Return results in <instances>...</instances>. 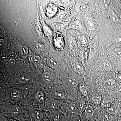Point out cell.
<instances>
[{
	"mask_svg": "<svg viewBox=\"0 0 121 121\" xmlns=\"http://www.w3.org/2000/svg\"><path fill=\"white\" fill-rule=\"evenodd\" d=\"M107 18L111 22H116L119 20V17L115 11L112 8H111L108 11Z\"/></svg>",
	"mask_w": 121,
	"mask_h": 121,
	"instance_id": "6da1fadb",
	"label": "cell"
},
{
	"mask_svg": "<svg viewBox=\"0 0 121 121\" xmlns=\"http://www.w3.org/2000/svg\"><path fill=\"white\" fill-rule=\"evenodd\" d=\"M21 112V109L17 105L13 106L11 110V115L13 117H18Z\"/></svg>",
	"mask_w": 121,
	"mask_h": 121,
	"instance_id": "7a4b0ae2",
	"label": "cell"
},
{
	"mask_svg": "<svg viewBox=\"0 0 121 121\" xmlns=\"http://www.w3.org/2000/svg\"><path fill=\"white\" fill-rule=\"evenodd\" d=\"M33 117L35 121H41L43 119L44 117L43 113L40 111H38L34 112Z\"/></svg>",
	"mask_w": 121,
	"mask_h": 121,
	"instance_id": "3957f363",
	"label": "cell"
},
{
	"mask_svg": "<svg viewBox=\"0 0 121 121\" xmlns=\"http://www.w3.org/2000/svg\"><path fill=\"white\" fill-rule=\"evenodd\" d=\"M105 84L107 87L110 89L115 88L117 86L116 82L113 79H111L106 80Z\"/></svg>",
	"mask_w": 121,
	"mask_h": 121,
	"instance_id": "277c9868",
	"label": "cell"
},
{
	"mask_svg": "<svg viewBox=\"0 0 121 121\" xmlns=\"http://www.w3.org/2000/svg\"><path fill=\"white\" fill-rule=\"evenodd\" d=\"M102 66L106 71L110 70L112 68L111 63L106 60H104L102 61Z\"/></svg>",
	"mask_w": 121,
	"mask_h": 121,
	"instance_id": "5b68a950",
	"label": "cell"
},
{
	"mask_svg": "<svg viewBox=\"0 0 121 121\" xmlns=\"http://www.w3.org/2000/svg\"><path fill=\"white\" fill-rule=\"evenodd\" d=\"M86 26L89 30H93L95 28V24L94 22L91 19L87 18L85 21Z\"/></svg>",
	"mask_w": 121,
	"mask_h": 121,
	"instance_id": "8992f818",
	"label": "cell"
},
{
	"mask_svg": "<svg viewBox=\"0 0 121 121\" xmlns=\"http://www.w3.org/2000/svg\"><path fill=\"white\" fill-rule=\"evenodd\" d=\"M43 78L44 82L47 84L50 83L52 80L51 76L48 72H45L44 73L43 75Z\"/></svg>",
	"mask_w": 121,
	"mask_h": 121,
	"instance_id": "52a82bcc",
	"label": "cell"
},
{
	"mask_svg": "<svg viewBox=\"0 0 121 121\" xmlns=\"http://www.w3.org/2000/svg\"><path fill=\"white\" fill-rule=\"evenodd\" d=\"M20 96V92L17 89H14L11 91V97L13 100H17L19 99Z\"/></svg>",
	"mask_w": 121,
	"mask_h": 121,
	"instance_id": "ba28073f",
	"label": "cell"
},
{
	"mask_svg": "<svg viewBox=\"0 0 121 121\" xmlns=\"http://www.w3.org/2000/svg\"><path fill=\"white\" fill-rule=\"evenodd\" d=\"M68 83L71 86L74 87H77L78 85V82L74 79L72 78H69L67 80Z\"/></svg>",
	"mask_w": 121,
	"mask_h": 121,
	"instance_id": "9c48e42d",
	"label": "cell"
},
{
	"mask_svg": "<svg viewBox=\"0 0 121 121\" xmlns=\"http://www.w3.org/2000/svg\"><path fill=\"white\" fill-rule=\"evenodd\" d=\"M36 99L39 102L42 103L44 101V95L43 93L41 91H38L36 94Z\"/></svg>",
	"mask_w": 121,
	"mask_h": 121,
	"instance_id": "30bf717a",
	"label": "cell"
},
{
	"mask_svg": "<svg viewBox=\"0 0 121 121\" xmlns=\"http://www.w3.org/2000/svg\"><path fill=\"white\" fill-rule=\"evenodd\" d=\"M31 60L34 65H37L40 63L41 59L40 56H38L34 55L31 58Z\"/></svg>",
	"mask_w": 121,
	"mask_h": 121,
	"instance_id": "8fae6325",
	"label": "cell"
},
{
	"mask_svg": "<svg viewBox=\"0 0 121 121\" xmlns=\"http://www.w3.org/2000/svg\"><path fill=\"white\" fill-rule=\"evenodd\" d=\"M118 110V107L117 105L112 106L107 109V111L110 114H114L117 112Z\"/></svg>",
	"mask_w": 121,
	"mask_h": 121,
	"instance_id": "7c38bea8",
	"label": "cell"
},
{
	"mask_svg": "<svg viewBox=\"0 0 121 121\" xmlns=\"http://www.w3.org/2000/svg\"><path fill=\"white\" fill-rule=\"evenodd\" d=\"M85 111L86 116L88 117H91L94 113L93 108L90 105H88L86 107Z\"/></svg>",
	"mask_w": 121,
	"mask_h": 121,
	"instance_id": "4fadbf2b",
	"label": "cell"
},
{
	"mask_svg": "<svg viewBox=\"0 0 121 121\" xmlns=\"http://www.w3.org/2000/svg\"><path fill=\"white\" fill-rule=\"evenodd\" d=\"M49 65L51 67L55 68L58 66V63L53 58L50 59L49 61Z\"/></svg>",
	"mask_w": 121,
	"mask_h": 121,
	"instance_id": "5bb4252c",
	"label": "cell"
},
{
	"mask_svg": "<svg viewBox=\"0 0 121 121\" xmlns=\"http://www.w3.org/2000/svg\"><path fill=\"white\" fill-rule=\"evenodd\" d=\"M113 54L118 57H121V47H117L114 48L113 50Z\"/></svg>",
	"mask_w": 121,
	"mask_h": 121,
	"instance_id": "9a60e30c",
	"label": "cell"
},
{
	"mask_svg": "<svg viewBox=\"0 0 121 121\" xmlns=\"http://www.w3.org/2000/svg\"><path fill=\"white\" fill-rule=\"evenodd\" d=\"M80 92L83 95L86 96L87 94V90L86 87L84 86V85H82L79 88Z\"/></svg>",
	"mask_w": 121,
	"mask_h": 121,
	"instance_id": "2e32d148",
	"label": "cell"
},
{
	"mask_svg": "<svg viewBox=\"0 0 121 121\" xmlns=\"http://www.w3.org/2000/svg\"><path fill=\"white\" fill-rule=\"evenodd\" d=\"M95 104L96 105H99L100 104L101 101V98L99 96H95V97H93L92 98Z\"/></svg>",
	"mask_w": 121,
	"mask_h": 121,
	"instance_id": "e0dca14e",
	"label": "cell"
},
{
	"mask_svg": "<svg viewBox=\"0 0 121 121\" xmlns=\"http://www.w3.org/2000/svg\"><path fill=\"white\" fill-rule=\"evenodd\" d=\"M55 96L58 99H62L64 97V93L61 91H59L56 93Z\"/></svg>",
	"mask_w": 121,
	"mask_h": 121,
	"instance_id": "ac0fdd59",
	"label": "cell"
},
{
	"mask_svg": "<svg viewBox=\"0 0 121 121\" xmlns=\"http://www.w3.org/2000/svg\"><path fill=\"white\" fill-rule=\"evenodd\" d=\"M104 118L106 121H112V115L109 113L105 114L104 115Z\"/></svg>",
	"mask_w": 121,
	"mask_h": 121,
	"instance_id": "d6986e66",
	"label": "cell"
},
{
	"mask_svg": "<svg viewBox=\"0 0 121 121\" xmlns=\"http://www.w3.org/2000/svg\"><path fill=\"white\" fill-rule=\"evenodd\" d=\"M20 80L23 82H28L29 80L28 76L26 74H24L21 77Z\"/></svg>",
	"mask_w": 121,
	"mask_h": 121,
	"instance_id": "ffe728a7",
	"label": "cell"
},
{
	"mask_svg": "<svg viewBox=\"0 0 121 121\" xmlns=\"http://www.w3.org/2000/svg\"><path fill=\"white\" fill-rule=\"evenodd\" d=\"M43 46L42 44L40 43H38L36 45V48L37 50H41L43 48Z\"/></svg>",
	"mask_w": 121,
	"mask_h": 121,
	"instance_id": "44dd1931",
	"label": "cell"
},
{
	"mask_svg": "<svg viewBox=\"0 0 121 121\" xmlns=\"http://www.w3.org/2000/svg\"><path fill=\"white\" fill-rule=\"evenodd\" d=\"M76 69H78L79 71H82V66L80 65V64H78L76 66Z\"/></svg>",
	"mask_w": 121,
	"mask_h": 121,
	"instance_id": "7402d4cb",
	"label": "cell"
},
{
	"mask_svg": "<svg viewBox=\"0 0 121 121\" xmlns=\"http://www.w3.org/2000/svg\"><path fill=\"white\" fill-rule=\"evenodd\" d=\"M115 41L117 43H121V35L117 36L115 39Z\"/></svg>",
	"mask_w": 121,
	"mask_h": 121,
	"instance_id": "603a6c76",
	"label": "cell"
},
{
	"mask_svg": "<svg viewBox=\"0 0 121 121\" xmlns=\"http://www.w3.org/2000/svg\"><path fill=\"white\" fill-rule=\"evenodd\" d=\"M45 8H46V6H45V5H42V6H41V8H40V10H41V13L45 12Z\"/></svg>",
	"mask_w": 121,
	"mask_h": 121,
	"instance_id": "cb8c5ba5",
	"label": "cell"
},
{
	"mask_svg": "<svg viewBox=\"0 0 121 121\" xmlns=\"http://www.w3.org/2000/svg\"><path fill=\"white\" fill-rule=\"evenodd\" d=\"M119 7L121 10V4H119Z\"/></svg>",
	"mask_w": 121,
	"mask_h": 121,
	"instance_id": "d4e9b609",
	"label": "cell"
},
{
	"mask_svg": "<svg viewBox=\"0 0 121 121\" xmlns=\"http://www.w3.org/2000/svg\"><path fill=\"white\" fill-rule=\"evenodd\" d=\"M5 121H11V120H5Z\"/></svg>",
	"mask_w": 121,
	"mask_h": 121,
	"instance_id": "484cf974",
	"label": "cell"
},
{
	"mask_svg": "<svg viewBox=\"0 0 121 121\" xmlns=\"http://www.w3.org/2000/svg\"><path fill=\"white\" fill-rule=\"evenodd\" d=\"M121 121V120H119V121Z\"/></svg>",
	"mask_w": 121,
	"mask_h": 121,
	"instance_id": "4316f807",
	"label": "cell"
}]
</instances>
